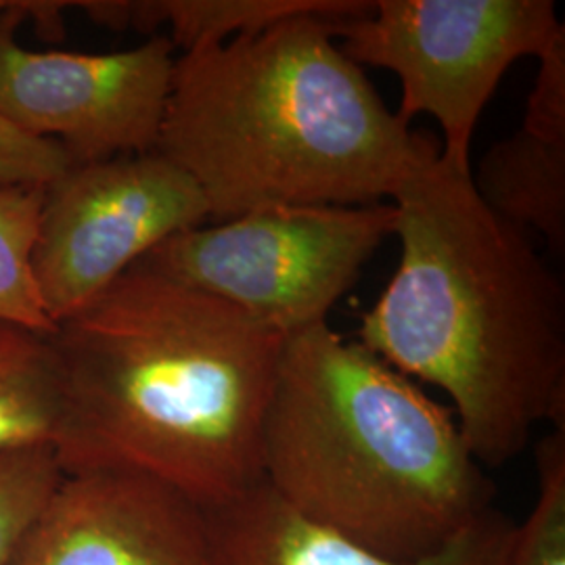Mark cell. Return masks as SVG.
Masks as SVG:
<instances>
[{"label": "cell", "instance_id": "cell-17", "mask_svg": "<svg viewBox=\"0 0 565 565\" xmlns=\"http://www.w3.org/2000/svg\"><path fill=\"white\" fill-rule=\"evenodd\" d=\"M39 168V145L0 120V182L34 181Z\"/></svg>", "mask_w": 565, "mask_h": 565}, {"label": "cell", "instance_id": "cell-3", "mask_svg": "<svg viewBox=\"0 0 565 565\" xmlns=\"http://www.w3.org/2000/svg\"><path fill=\"white\" fill-rule=\"evenodd\" d=\"M333 21L300 15L177 57L153 151L200 186L207 221L375 205L440 149L390 111Z\"/></svg>", "mask_w": 565, "mask_h": 565}, {"label": "cell", "instance_id": "cell-14", "mask_svg": "<svg viewBox=\"0 0 565 565\" xmlns=\"http://www.w3.org/2000/svg\"><path fill=\"white\" fill-rule=\"evenodd\" d=\"M41 205L42 184L0 182V319L51 335L30 264Z\"/></svg>", "mask_w": 565, "mask_h": 565}, {"label": "cell", "instance_id": "cell-10", "mask_svg": "<svg viewBox=\"0 0 565 565\" xmlns=\"http://www.w3.org/2000/svg\"><path fill=\"white\" fill-rule=\"evenodd\" d=\"M205 511L214 565H505L515 527L492 509L438 555L419 562H390L306 522L264 482Z\"/></svg>", "mask_w": 565, "mask_h": 565}, {"label": "cell", "instance_id": "cell-5", "mask_svg": "<svg viewBox=\"0 0 565 565\" xmlns=\"http://www.w3.org/2000/svg\"><path fill=\"white\" fill-rule=\"evenodd\" d=\"M394 205H282L166 239L135 264L281 335L324 323L394 235Z\"/></svg>", "mask_w": 565, "mask_h": 565}, {"label": "cell", "instance_id": "cell-15", "mask_svg": "<svg viewBox=\"0 0 565 565\" xmlns=\"http://www.w3.org/2000/svg\"><path fill=\"white\" fill-rule=\"evenodd\" d=\"M536 501L513 527L505 565H565V425L536 446Z\"/></svg>", "mask_w": 565, "mask_h": 565}, {"label": "cell", "instance_id": "cell-13", "mask_svg": "<svg viewBox=\"0 0 565 565\" xmlns=\"http://www.w3.org/2000/svg\"><path fill=\"white\" fill-rule=\"evenodd\" d=\"M51 335L0 319V455L55 445L61 371Z\"/></svg>", "mask_w": 565, "mask_h": 565}, {"label": "cell", "instance_id": "cell-16", "mask_svg": "<svg viewBox=\"0 0 565 565\" xmlns=\"http://www.w3.org/2000/svg\"><path fill=\"white\" fill-rule=\"evenodd\" d=\"M61 478L63 471L51 446L0 455V565H11L28 527Z\"/></svg>", "mask_w": 565, "mask_h": 565}, {"label": "cell", "instance_id": "cell-12", "mask_svg": "<svg viewBox=\"0 0 565 565\" xmlns=\"http://www.w3.org/2000/svg\"><path fill=\"white\" fill-rule=\"evenodd\" d=\"M371 11L373 2L361 0H107L93 2L88 18L111 30L135 28L145 34L168 23V39L189 53L300 15L354 20Z\"/></svg>", "mask_w": 565, "mask_h": 565}, {"label": "cell", "instance_id": "cell-18", "mask_svg": "<svg viewBox=\"0 0 565 565\" xmlns=\"http://www.w3.org/2000/svg\"><path fill=\"white\" fill-rule=\"evenodd\" d=\"M7 4H9V2H0V13L7 9Z\"/></svg>", "mask_w": 565, "mask_h": 565}, {"label": "cell", "instance_id": "cell-2", "mask_svg": "<svg viewBox=\"0 0 565 565\" xmlns=\"http://www.w3.org/2000/svg\"><path fill=\"white\" fill-rule=\"evenodd\" d=\"M392 202L401 264L359 343L445 392L478 463H511L536 425H565L564 282L440 149Z\"/></svg>", "mask_w": 565, "mask_h": 565}, {"label": "cell", "instance_id": "cell-8", "mask_svg": "<svg viewBox=\"0 0 565 565\" xmlns=\"http://www.w3.org/2000/svg\"><path fill=\"white\" fill-rule=\"evenodd\" d=\"M30 4L0 13V120L57 142L72 163L151 153L174 76L172 41L153 36L118 53L30 51L15 36Z\"/></svg>", "mask_w": 565, "mask_h": 565}, {"label": "cell", "instance_id": "cell-6", "mask_svg": "<svg viewBox=\"0 0 565 565\" xmlns=\"http://www.w3.org/2000/svg\"><path fill=\"white\" fill-rule=\"evenodd\" d=\"M345 57L401 81L398 118L431 116L440 156L471 172L486 105L515 61L541 60L565 34L551 0H375L364 18L335 20Z\"/></svg>", "mask_w": 565, "mask_h": 565}, {"label": "cell", "instance_id": "cell-7", "mask_svg": "<svg viewBox=\"0 0 565 565\" xmlns=\"http://www.w3.org/2000/svg\"><path fill=\"white\" fill-rule=\"evenodd\" d=\"M200 186L156 151L70 163L42 184L32 275L57 324L99 298L153 247L207 223Z\"/></svg>", "mask_w": 565, "mask_h": 565}, {"label": "cell", "instance_id": "cell-11", "mask_svg": "<svg viewBox=\"0 0 565 565\" xmlns=\"http://www.w3.org/2000/svg\"><path fill=\"white\" fill-rule=\"evenodd\" d=\"M480 200L505 223L545 237L565 252V130L525 126L494 142L471 170Z\"/></svg>", "mask_w": 565, "mask_h": 565}, {"label": "cell", "instance_id": "cell-4", "mask_svg": "<svg viewBox=\"0 0 565 565\" xmlns=\"http://www.w3.org/2000/svg\"><path fill=\"white\" fill-rule=\"evenodd\" d=\"M263 482L306 522L390 562L438 555L494 509L452 411L327 321L282 340Z\"/></svg>", "mask_w": 565, "mask_h": 565}, {"label": "cell", "instance_id": "cell-1", "mask_svg": "<svg viewBox=\"0 0 565 565\" xmlns=\"http://www.w3.org/2000/svg\"><path fill=\"white\" fill-rule=\"evenodd\" d=\"M63 476L153 478L203 509L263 482L282 340L239 308L132 266L51 335Z\"/></svg>", "mask_w": 565, "mask_h": 565}, {"label": "cell", "instance_id": "cell-9", "mask_svg": "<svg viewBox=\"0 0 565 565\" xmlns=\"http://www.w3.org/2000/svg\"><path fill=\"white\" fill-rule=\"evenodd\" d=\"M11 565H214L207 511L153 478L63 476Z\"/></svg>", "mask_w": 565, "mask_h": 565}]
</instances>
